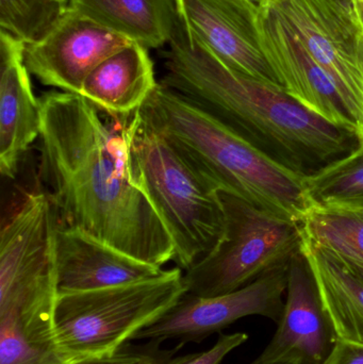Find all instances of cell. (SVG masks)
<instances>
[{
    "mask_svg": "<svg viewBox=\"0 0 363 364\" xmlns=\"http://www.w3.org/2000/svg\"><path fill=\"white\" fill-rule=\"evenodd\" d=\"M183 274L175 267L141 282L59 293L55 331L64 356L76 363L119 353L187 293Z\"/></svg>",
    "mask_w": 363,
    "mask_h": 364,
    "instance_id": "6",
    "label": "cell"
},
{
    "mask_svg": "<svg viewBox=\"0 0 363 364\" xmlns=\"http://www.w3.org/2000/svg\"><path fill=\"white\" fill-rule=\"evenodd\" d=\"M358 62H359V68L363 78V32L362 31H360L359 38H358ZM358 136H359L360 143L363 144V111L362 119H360L359 129H358Z\"/></svg>",
    "mask_w": 363,
    "mask_h": 364,
    "instance_id": "27",
    "label": "cell"
},
{
    "mask_svg": "<svg viewBox=\"0 0 363 364\" xmlns=\"http://www.w3.org/2000/svg\"><path fill=\"white\" fill-rule=\"evenodd\" d=\"M58 226L55 205L43 188L28 193L2 225L0 320L28 338L55 331Z\"/></svg>",
    "mask_w": 363,
    "mask_h": 364,
    "instance_id": "5",
    "label": "cell"
},
{
    "mask_svg": "<svg viewBox=\"0 0 363 364\" xmlns=\"http://www.w3.org/2000/svg\"><path fill=\"white\" fill-rule=\"evenodd\" d=\"M347 259V258H345ZM350 262L352 263V264L354 265V267H356V269H358V271L360 272V273H362L363 274V264H362V263H357V262H353V261H351V260H349Z\"/></svg>",
    "mask_w": 363,
    "mask_h": 364,
    "instance_id": "31",
    "label": "cell"
},
{
    "mask_svg": "<svg viewBox=\"0 0 363 364\" xmlns=\"http://www.w3.org/2000/svg\"><path fill=\"white\" fill-rule=\"evenodd\" d=\"M351 4L356 21L359 26L360 31L363 32V0H351Z\"/></svg>",
    "mask_w": 363,
    "mask_h": 364,
    "instance_id": "29",
    "label": "cell"
},
{
    "mask_svg": "<svg viewBox=\"0 0 363 364\" xmlns=\"http://www.w3.org/2000/svg\"><path fill=\"white\" fill-rule=\"evenodd\" d=\"M326 4L338 11L343 16L356 21L355 15H354L353 8H352L351 0H323ZM357 23V21H356ZM358 25V23H357Z\"/></svg>",
    "mask_w": 363,
    "mask_h": 364,
    "instance_id": "26",
    "label": "cell"
},
{
    "mask_svg": "<svg viewBox=\"0 0 363 364\" xmlns=\"http://www.w3.org/2000/svg\"><path fill=\"white\" fill-rule=\"evenodd\" d=\"M185 32L230 68L281 87L260 42V8L251 0H177Z\"/></svg>",
    "mask_w": 363,
    "mask_h": 364,
    "instance_id": "10",
    "label": "cell"
},
{
    "mask_svg": "<svg viewBox=\"0 0 363 364\" xmlns=\"http://www.w3.org/2000/svg\"><path fill=\"white\" fill-rule=\"evenodd\" d=\"M289 264L269 272L234 292L211 297L185 293L172 309L139 331L134 340L161 343L177 340L183 346L200 343L246 316H264L278 323L285 307L283 297L287 291Z\"/></svg>",
    "mask_w": 363,
    "mask_h": 364,
    "instance_id": "8",
    "label": "cell"
},
{
    "mask_svg": "<svg viewBox=\"0 0 363 364\" xmlns=\"http://www.w3.org/2000/svg\"><path fill=\"white\" fill-rule=\"evenodd\" d=\"M157 85L148 49L131 42L90 73L80 95L108 117H128L144 104Z\"/></svg>",
    "mask_w": 363,
    "mask_h": 364,
    "instance_id": "17",
    "label": "cell"
},
{
    "mask_svg": "<svg viewBox=\"0 0 363 364\" xmlns=\"http://www.w3.org/2000/svg\"><path fill=\"white\" fill-rule=\"evenodd\" d=\"M260 42L264 55L290 96L334 125L358 134V122L327 73L272 6L260 8Z\"/></svg>",
    "mask_w": 363,
    "mask_h": 364,
    "instance_id": "12",
    "label": "cell"
},
{
    "mask_svg": "<svg viewBox=\"0 0 363 364\" xmlns=\"http://www.w3.org/2000/svg\"><path fill=\"white\" fill-rule=\"evenodd\" d=\"M140 111L217 192L298 223L313 208L306 177L277 164L178 92L158 82Z\"/></svg>",
    "mask_w": 363,
    "mask_h": 364,
    "instance_id": "3",
    "label": "cell"
},
{
    "mask_svg": "<svg viewBox=\"0 0 363 364\" xmlns=\"http://www.w3.org/2000/svg\"><path fill=\"white\" fill-rule=\"evenodd\" d=\"M38 100V182L59 226L79 229L157 267L174 260L163 220L128 176L119 122L104 121L80 94L50 91Z\"/></svg>",
    "mask_w": 363,
    "mask_h": 364,
    "instance_id": "1",
    "label": "cell"
},
{
    "mask_svg": "<svg viewBox=\"0 0 363 364\" xmlns=\"http://www.w3.org/2000/svg\"><path fill=\"white\" fill-rule=\"evenodd\" d=\"M249 340L246 333H236L225 335L222 333L217 343L207 352L195 354V356L185 364H220L232 350L244 344Z\"/></svg>",
    "mask_w": 363,
    "mask_h": 364,
    "instance_id": "22",
    "label": "cell"
},
{
    "mask_svg": "<svg viewBox=\"0 0 363 364\" xmlns=\"http://www.w3.org/2000/svg\"><path fill=\"white\" fill-rule=\"evenodd\" d=\"M302 252L315 277L334 341L363 346V274L345 257L305 237Z\"/></svg>",
    "mask_w": 363,
    "mask_h": 364,
    "instance_id": "16",
    "label": "cell"
},
{
    "mask_svg": "<svg viewBox=\"0 0 363 364\" xmlns=\"http://www.w3.org/2000/svg\"><path fill=\"white\" fill-rule=\"evenodd\" d=\"M251 364H304V361L296 356H286L283 358L274 359L270 361H259L256 359Z\"/></svg>",
    "mask_w": 363,
    "mask_h": 364,
    "instance_id": "28",
    "label": "cell"
},
{
    "mask_svg": "<svg viewBox=\"0 0 363 364\" xmlns=\"http://www.w3.org/2000/svg\"><path fill=\"white\" fill-rule=\"evenodd\" d=\"M70 8L147 49L170 44L180 23L177 0H70Z\"/></svg>",
    "mask_w": 363,
    "mask_h": 364,
    "instance_id": "18",
    "label": "cell"
},
{
    "mask_svg": "<svg viewBox=\"0 0 363 364\" xmlns=\"http://www.w3.org/2000/svg\"><path fill=\"white\" fill-rule=\"evenodd\" d=\"M313 207L363 210V144L305 179Z\"/></svg>",
    "mask_w": 363,
    "mask_h": 364,
    "instance_id": "19",
    "label": "cell"
},
{
    "mask_svg": "<svg viewBox=\"0 0 363 364\" xmlns=\"http://www.w3.org/2000/svg\"><path fill=\"white\" fill-rule=\"evenodd\" d=\"M129 43L70 8L44 38L26 45L25 64L42 85L80 94L90 73Z\"/></svg>",
    "mask_w": 363,
    "mask_h": 364,
    "instance_id": "11",
    "label": "cell"
},
{
    "mask_svg": "<svg viewBox=\"0 0 363 364\" xmlns=\"http://www.w3.org/2000/svg\"><path fill=\"white\" fill-rule=\"evenodd\" d=\"M327 73L358 122L363 78L358 62L360 28L323 0H273L270 4Z\"/></svg>",
    "mask_w": 363,
    "mask_h": 364,
    "instance_id": "9",
    "label": "cell"
},
{
    "mask_svg": "<svg viewBox=\"0 0 363 364\" xmlns=\"http://www.w3.org/2000/svg\"><path fill=\"white\" fill-rule=\"evenodd\" d=\"M319 364H363V346L336 340Z\"/></svg>",
    "mask_w": 363,
    "mask_h": 364,
    "instance_id": "24",
    "label": "cell"
},
{
    "mask_svg": "<svg viewBox=\"0 0 363 364\" xmlns=\"http://www.w3.org/2000/svg\"><path fill=\"white\" fill-rule=\"evenodd\" d=\"M55 257L60 293L141 282L164 271L70 227L58 226Z\"/></svg>",
    "mask_w": 363,
    "mask_h": 364,
    "instance_id": "15",
    "label": "cell"
},
{
    "mask_svg": "<svg viewBox=\"0 0 363 364\" xmlns=\"http://www.w3.org/2000/svg\"><path fill=\"white\" fill-rule=\"evenodd\" d=\"M159 346L153 350L151 356L143 364H185L191 360L195 354L183 355L177 356V353L180 350L183 344H179L174 350H159Z\"/></svg>",
    "mask_w": 363,
    "mask_h": 364,
    "instance_id": "25",
    "label": "cell"
},
{
    "mask_svg": "<svg viewBox=\"0 0 363 364\" xmlns=\"http://www.w3.org/2000/svg\"><path fill=\"white\" fill-rule=\"evenodd\" d=\"M160 83L229 126L271 159L309 177L360 146L354 130L334 125L278 85L242 74L192 38L179 23L162 53Z\"/></svg>",
    "mask_w": 363,
    "mask_h": 364,
    "instance_id": "2",
    "label": "cell"
},
{
    "mask_svg": "<svg viewBox=\"0 0 363 364\" xmlns=\"http://www.w3.org/2000/svg\"><path fill=\"white\" fill-rule=\"evenodd\" d=\"M70 9V0H0V27L26 45L44 38Z\"/></svg>",
    "mask_w": 363,
    "mask_h": 364,
    "instance_id": "21",
    "label": "cell"
},
{
    "mask_svg": "<svg viewBox=\"0 0 363 364\" xmlns=\"http://www.w3.org/2000/svg\"><path fill=\"white\" fill-rule=\"evenodd\" d=\"M300 225L306 239L363 264V210L313 207Z\"/></svg>",
    "mask_w": 363,
    "mask_h": 364,
    "instance_id": "20",
    "label": "cell"
},
{
    "mask_svg": "<svg viewBox=\"0 0 363 364\" xmlns=\"http://www.w3.org/2000/svg\"><path fill=\"white\" fill-rule=\"evenodd\" d=\"M26 44L0 30V172L14 178L28 149L40 136V100L25 64Z\"/></svg>",
    "mask_w": 363,
    "mask_h": 364,
    "instance_id": "14",
    "label": "cell"
},
{
    "mask_svg": "<svg viewBox=\"0 0 363 364\" xmlns=\"http://www.w3.org/2000/svg\"><path fill=\"white\" fill-rule=\"evenodd\" d=\"M277 324L276 333L257 360L296 356L304 363H320L334 343L315 277L303 252L290 261L285 307Z\"/></svg>",
    "mask_w": 363,
    "mask_h": 364,
    "instance_id": "13",
    "label": "cell"
},
{
    "mask_svg": "<svg viewBox=\"0 0 363 364\" xmlns=\"http://www.w3.org/2000/svg\"><path fill=\"white\" fill-rule=\"evenodd\" d=\"M153 346L148 348L147 344L145 350H139L136 346H124L119 353L110 357H104V358L87 359V360L79 361V363L72 364H143L153 354V350L161 342L151 341Z\"/></svg>",
    "mask_w": 363,
    "mask_h": 364,
    "instance_id": "23",
    "label": "cell"
},
{
    "mask_svg": "<svg viewBox=\"0 0 363 364\" xmlns=\"http://www.w3.org/2000/svg\"><path fill=\"white\" fill-rule=\"evenodd\" d=\"M225 230L215 250L183 274L188 294L234 292L290 263L302 252L300 223L275 215L244 199L220 193Z\"/></svg>",
    "mask_w": 363,
    "mask_h": 364,
    "instance_id": "7",
    "label": "cell"
},
{
    "mask_svg": "<svg viewBox=\"0 0 363 364\" xmlns=\"http://www.w3.org/2000/svg\"><path fill=\"white\" fill-rule=\"evenodd\" d=\"M115 119L121 125L130 181L144 193L168 228L175 245L173 261L188 271L208 256L223 235L221 195L187 164L140 108Z\"/></svg>",
    "mask_w": 363,
    "mask_h": 364,
    "instance_id": "4",
    "label": "cell"
},
{
    "mask_svg": "<svg viewBox=\"0 0 363 364\" xmlns=\"http://www.w3.org/2000/svg\"><path fill=\"white\" fill-rule=\"evenodd\" d=\"M251 1L255 2L259 6H264L272 4L273 0H251Z\"/></svg>",
    "mask_w": 363,
    "mask_h": 364,
    "instance_id": "30",
    "label": "cell"
}]
</instances>
